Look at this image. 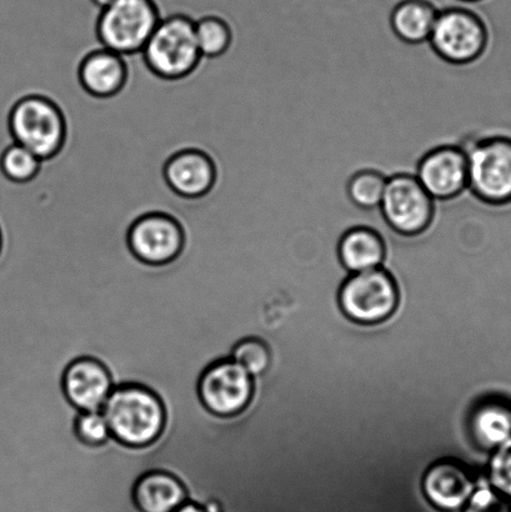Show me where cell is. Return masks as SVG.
I'll return each instance as SVG.
<instances>
[{"instance_id": "1", "label": "cell", "mask_w": 511, "mask_h": 512, "mask_svg": "<svg viewBox=\"0 0 511 512\" xmlns=\"http://www.w3.org/2000/svg\"><path fill=\"white\" fill-rule=\"evenodd\" d=\"M102 413L113 438L132 448L152 444L163 433L165 409L162 400L143 385L114 386Z\"/></svg>"}, {"instance_id": "2", "label": "cell", "mask_w": 511, "mask_h": 512, "mask_svg": "<svg viewBox=\"0 0 511 512\" xmlns=\"http://www.w3.org/2000/svg\"><path fill=\"white\" fill-rule=\"evenodd\" d=\"M467 155L470 194L490 207L511 205V138L480 139Z\"/></svg>"}, {"instance_id": "3", "label": "cell", "mask_w": 511, "mask_h": 512, "mask_svg": "<svg viewBox=\"0 0 511 512\" xmlns=\"http://www.w3.org/2000/svg\"><path fill=\"white\" fill-rule=\"evenodd\" d=\"M159 23L153 0H115L100 13L98 34L105 49L135 53L144 49Z\"/></svg>"}, {"instance_id": "4", "label": "cell", "mask_w": 511, "mask_h": 512, "mask_svg": "<svg viewBox=\"0 0 511 512\" xmlns=\"http://www.w3.org/2000/svg\"><path fill=\"white\" fill-rule=\"evenodd\" d=\"M143 53L149 67L160 77H183L202 57L195 35V23L183 15L160 20Z\"/></svg>"}, {"instance_id": "5", "label": "cell", "mask_w": 511, "mask_h": 512, "mask_svg": "<svg viewBox=\"0 0 511 512\" xmlns=\"http://www.w3.org/2000/svg\"><path fill=\"white\" fill-rule=\"evenodd\" d=\"M429 43L450 63L467 64L477 60L488 44V30L469 5L439 10Z\"/></svg>"}, {"instance_id": "6", "label": "cell", "mask_w": 511, "mask_h": 512, "mask_svg": "<svg viewBox=\"0 0 511 512\" xmlns=\"http://www.w3.org/2000/svg\"><path fill=\"white\" fill-rule=\"evenodd\" d=\"M435 210L430 197L414 174L388 178L379 213L395 234L417 237L429 228Z\"/></svg>"}, {"instance_id": "7", "label": "cell", "mask_w": 511, "mask_h": 512, "mask_svg": "<svg viewBox=\"0 0 511 512\" xmlns=\"http://www.w3.org/2000/svg\"><path fill=\"white\" fill-rule=\"evenodd\" d=\"M9 127L15 143L40 160L53 157L62 147L64 119L58 108L47 99H23L10 114Z\"/></svg>"}, {"instance_id": "8", "label": "cell", "mask_w": 511, "mask_h": 512, "mask_svg": "<svg viewBox=\"0 0 511 512\" xmlns=\"http://www.w3.org/2000/svg\"><path fill=\"white\" fill-rule=\"evenodd\" d=\"M399 303L397 283L383 268L355 273L343 285L340 305L350 319L377 324L392 316Z\"/></svg>"}, {"instance_id": "9", "label": "cell", "mask_w": 511, "mask_h": 512, "mask_svg": "<svg viewBox=\"0 0 511 512\" xmlns=\"http://www.w3.org/2000/svg\"><path fill=\"white\" fill-rule=\"evenodd\" d=\"M255 381L247 370L232 359L215 361L200 376L198 393L210 413L234 416L252 403Z\"/></svg>"}, {"instance_id": "10", "label": "cell", "mask_w": 511, "mask_h": 512, "mask_svg": "<svg viewBox=\"0 0 511 512\" xmlns=\"http://www.w3.org/2000/svg\"><path fill=\"white\" fill-rule=\"evenodd\" d=\"M415 177L437 202H445L467 192L468 155L464 149L445 145L425 154Z\"/></svg>"}, {"instance_id": "11", "label": "cell", "mask_w": 511, "mask_h": 512, "mask_svg": "<svg viewBox=\"0 0 511 512\" xmlns=\"http://www.w3.org/2000/svg\"><path fill=\"white\" fill-rule=\"evenodd\" d=\"M129 247L143 263L167 264L182 252L184 235L173 218L150 214L137 220L129 230Z\"/></svg>"}, {"instance_id": "12", "label": "cell", "mask_w": 511, "mask_h": 512, "mask_svg": "<svg viewBox=\"0 0 511 512\" xmlns=\"http://www.w3.org/2000/svg\"><path fill=\"white\" fill-rule=\"evenodd\" d=\"M113 389L112 375L97 359H75L64 371V394L80 413L102 411Z\"/></svg>"}, {"instance_id": "13", "label": "cell", "mask_w": 511, "mask_h": 512, "mask_svg": "<svg viewBox=\"0 0 511 512\" xmlns=\"http://www.w3.org/2000/svg\"><path fill=\"white\" fill-rule=\"evenodd\" d=\"M424 490L437 508L452 511L467 503L473 494L474 484L462 465L443 461L435 464L425 475Z\"/></svg>"}, {"instance_id": "14", "label": "cell", "mask_w": 511, "mask_h": 512, "mask_svg": "<svg viewBox=\"0 0 511 512\" xmlns=\"http://www.w3.org/2000/svg\"><path fill=\"white\" fill-rule=\"evenodd\" d=\"M133 500L140 512H174L187 503L188 493L167 471H149L135 483Z\"/></svg>"}, {"instance_id": "15", "label": "cell", "mask_w": 511, "mask_h": 512, "mask_svg": "<svg viewBox=\"0 0 511 512\" xmlns=\"http://www.w3.org/2000/svg\"><path fill=\"white\" fill-rule=\"evenodd\" d=\"M338 259L345 269L354 274L380 268L388 259L387 242L375 229H349L339 240Z\"/></svg>"}, {"instance_id": "16", "label": "cell", "mask_w": 511, "mask_h": 512, "mask_svg": "<svg viewBox=\"0 0 511 512\" xmlns=\"http://www.w3.org/2000/svg\"><path fill=\"white\" fill-rule=\"evenodd\" d=\"M165 178L175 193L185 198H198L212 188L215 170L207 155L190 150L169 160Z\"/></svg>"}, {"instance_id": "17", "label": "cell", "mask_w": 511, "mask_h": 512, "mask_svg": "<svg viewBox=\"0 0 511 512\" xmlns=\"http://www.w3.org/2000/svg\"><path fill=\"white\" fill-rule=\"evenodd\" d=\"M80 80L88 92L98 97L117 93L125 80L122 55L108 49L90 55L80 68Z\"/></svg>"}, {"instance_id": "18", "label": "cell", "mask_w": 511, "mask_h": 512, "mask_svg": "<svg viewBox=\"0 0 511 512\" xmlns=\"http://www.w3.org/2000/svg\"><path fill=\"white\" fill-rule=\"evenodd\" d=\"M438 13L439 9L430 0H402L395 5L390 24L404 42H428Z\"/></svg>"}, {"instance_id": "19", "label": "cell", "mask_w": 511, "mask_h": 512, "mask_svg": "<svg viewBox=\"0 0 511 512\" xmlns=\"http://www.w3.org/2000/svg\"><path fill=\"white\" fill-rule=\"evenodd\" d=\"M474 434L487 448H499L511 439V405L505 401H490L474 415Z\"/></svg>"}, {"instance_id": "20", "label": "cell", "mask_w": 511, "mask_h": 512, "mask_svg": "<svg viewBox=\"0 0 511 512\" xmlns=\"http://www.w3.org/2000/svg\"><path fill=\"white\" fill-rule=\"evenodd\" d=\"M388 178L377 170H362L348 183V197L355 207L364 212H379Z\"/></svg>"}, {"instance_id": "21", "label": "cell", "mask_w": 511, "mask_h": 512, "mask_svg": "<svg viewBox=\"0 0 511 512\" xmlns=\"http://www.w3.org/2000/svg\"><path fill=\"white\" fill-rule=\"evenodd\" d=\"M230 359L247 370L253 378H258L269 369L270 363H272V354L262 339L250 336V338L238 341L233 346Z\"/></svg>"}, {"instance_id": "22", "label": "cell", "mask_w": 511, "mask_h": 512, "mask_svg": "<svg viewBox=\"0 0 511 512\" xmlns=\"http://www.w3.org/2000/svg\"><path fill=\"white\" fill-rule=\"evenodd\" d=\"M40 159L17 143L10 145L0 157V170L15 183L29 182L38 173Z\"/></svg>"}, {"instance_id": "23", "label": "cell", "mask_w": 511, "mask_h": 512, "mask_svg": "<svg viewBox=\"0 0 511 512\" xmlns=\"http://www.w3.org/2000/svg\"><path fill=\"white\" fill-rule=\"evenodd\" d=\"M195 35L200 54L204 57H217L227 50L230 43L228 25L215 17L203 18L195 23Z\"/></svg>"}, {"instance_id": "24", "label": "cell", "mask_w": 511, "mask_h": 512, "mask_svg": "<svg viewBox=\"0 0 511 512\" xmlns=\"http://www.w3.org/2000/svg\"><path fill=\"white\" fill-rule=\"evenodd\" d=\"M75 434L85 445L98 446L112 438L107 419L102 411L79 413L75 420Z\"/></svg>"}, {"instance_id": "25", "label": "cell", "mask_w": 511, "mask_h": 512, "mask_svg": "<svg viewBox=\"0 0 511 512\" xmlns=\"http://www.w3.org/2000/svg\"><path fill=\"white\" fill-rule=\"evenodd\" d=\"M490 480L499 494L511 499V439L500 445L490 463Z\"/></svg>"}, {"instance_id": "26", "label": "cell", "mask_w": 511, "mask_h": 512, "mask_svg": "<svg viewBox=\"0 0 511 512\" xmlns=\"http://www.w3.org/2000/svg\"><path fill=\"white\" fill-rule=\"evenodd\" d=\"M467 512H511V505L502 494L484 489L473 496Z\"/></svg>"}, {"instance_id": "27", "label": "cell", "mask_w": 511, "mask_h": 512, "mask_svg": "<svg viewBox=\"0 0 511 512\" xmlns=\"http://www.w3.org/2000/svg\"><path fill=\"white\" fill-rule=\"evenodd\" d=\"M174 512H208L197 503H193V501H187L184 505L180 506L177 511Z\"/></svg>"}, {"instance_id": "28", "label": "cell", "mask_w": 511, "mask_h": 512, "mask_svg": "<svg viewBox=\"0 0 511 512\" xmlns=\"http://www.w3.org/2000/svg\"><path fill=\"white\" fill-rule=\"evenodd\" d=\"M95 7H98L99 9H104L109 7L110 4L114 3L115 0H90Z\"/></svg>"}, {"instance_id": "29", "label": "cell", "mask_w": 511, "mask_h": 512, "mask_svg": "<svg viewBox=\"0 0 511 512\" xmlns=\"http://www.w3.org/2000/svg\"><path fill=\"white\" fill-rule=\"evenodd\" d=\"M457 2L462 3V4H474V3L482 2V0H457Z\"/></svg>"}, {"instance_id": "30", "label": "cell", "mask_w": 511, "mask_h": 512, "mask_svg": "<svg viewBox=\"0 0 511 512\" xmlns=\"http://www.w3.org/2000/svg\"><path fill=\"white\" fill-rule=\"evenodd\" d=\"M0 248H2V235H0Z\"/></svg>"}]
</instances>
